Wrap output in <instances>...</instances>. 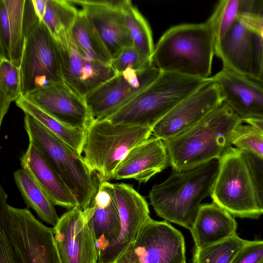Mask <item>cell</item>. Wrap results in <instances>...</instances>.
Wrapping results in <instances>:
<instances>
[{"label":"cell","instance_id":"5bb4252c","mask_svg":"<svg viewBox=\"0 0 263 263\" xmlns=\"http://www.w3.org/2000/svg\"><path fill=\"white\" fill-rule=\"evenodd\" d=\"M223 103L219 87L212 81L178 104L155 125L152 133L164 141L170 140L195 126Z\"/></svg>","mask_w":263,"mask_h":263},{"label":"cell","instance_id":"2e32d148","mask_svg":"<svg viewBox=\"0 0 263 263\" xmlns=\"http://www.w3.org/2000/svg\"><path fill=\"white\" fill-rule=\"evenodd\" d=\"M23 97L72 127L86 129L95 120L85 98L65 82L36 89Z\"/></svg>","mask_w":263,"mask_h":263},{"label":"cell","instance_id":"f1b7e54d","mask_svg":"<svg viewBox=\"0 0 263 263\" xmlns=\"http://www.w3.org/2000/svg\"><path fill=\"white\" fill-rule=\"evenodd\" d=\"M78 9L69 0H47L42 22L53 37L59 39L72 29Z\"/></svg>","mask_w":263,"mask_h":263},{"label":"cell","instance_id":"d590c367","mask_svg":"<svg viewBox=\"0 0 263 263\" xmlns=\"http://www.w3.org/2000/svg\"><path fill=\"white\" fill-rule=\"evenodd\" d=\"M238 18L253 32L263 27V1H241Z\"/></svg>","mask_w":263,"mask_h":263},{"label":"cell","instance_id":"603a6c76","mask_svg":"<svg viewBox=\"0 0 263 263\" xmlns=\"http://www.w3.org/2000/svg\"><path fill=\"white\" fill-rule=\"evenodd\" d=\"M237 227L234 216L213 202L200 205L190 232L199 248L236 235Z\"/></svg>","mask_w":263,"mask_h":263},{"label":"cell","instance_id":"d6a6232c","mask_svg":"<svg viewBox=\"0 0 263 263\" xmlns=\"http://www.w3.org/2000/svg\"><path fill=\"white\" fill-rule=\"evenodd\" d=\"M242 123L237 127L233 134L231 141L232 146L263 158L262 133L250 124Z\"/></svg>","mask_w":263,"mask_h":263},{"label":"cell","instance_id":"8d00e7d4","mask_svg":"<svg viewBox=\"0 0 263 263\" xmlns=\"http://www.w3.org/2000/svg\"><path fill=\"white\" fill-rule=\"evenodd\" d=\"M8 205L6 200L0 202V263H19L7 233Z\"/></svg>","mask_w":263,"mask_h":263},{"label":"cell","instance_id":"1f68e13d","mask_svg":"<svg viewBox=\"0 0 263 263\" xmlns=\"http://www.w3.org/2000/svg\"><path fill=\"white\" fill-rule=\"evenodd\" d=\"M240 0H222L216 5L209 18L215 34V42L222 40L237 19Z\"/></svg>","mask_w":263,"mask_h":263},{"label":"cell","instance_id":"60d3db41","mask_svg":"<svg viewBox=\"0 0 263 263\" xmlns=\"http://www.w3.org/2000/svg\"><path fill=\"white\" fill-rule=\"evenodd\" d=\"M34 12L40 21H42L44 15L47 0H31Z\"/></svg>","mask_w":263,"mask_h":263},{"label":"cell","instance_id":"5b68a950","mask_svg":"<svg viewBox=\"0 0 263 263\" xmlns=\"http://www.w3.org/2000/svg\"><path fill=\"white\" fill-rule=\"evenodd\" d=\"M152 134L149 127L95 120L86 129L82 156L99 182H108L127 153Z\"/></svg>","mask_w":263,"mask_h":263},{"label":"cell","instance_id":"277c9868","mask_svg":"<svg viewBox=\"0 0 263 263\" xmlns=\"http://www.w3.org/2000/svg\"><path fill=\"white\" fill-rule=\"evenodd\" d=\"M212 81L211 77L200 79L161 72L130 101L104 120L115 124L153 129L178 104Z\"/></svg>","mask_w":263,"mask_h":263},{"label":"cell","instance_id":"ab89813d","mask_svg":"<svg viewBox=\"0 0 263 263\" xmlns=\"http://www.w3.org/2000/svg\"><path fill=\"white\" fill-rule=\"evenodd\" d=\"M253 33L255 59L252 79L263 86V32Z\"/></svg>","mask_w":263,"mask_h":263},{"label":"cell","instance_id":"6da1fadb","mask_svg":"<svg viewBox=\"0 0 263 263\" xmlns=\"http://www.w3.org/2000/svg\"><path fill=\"white\" fill-rule=\"evenodd\" d=\"M220 163V159H215L186 168L173 169L167 179L149 191L150 203L157 215L190 231L201 202L211 195Z\"/></svg>","mask_w":263,"mask_h":263},{"label":"cell","instance_id":"9c48e42d","mask_svg":"<svg viewBox=\"0 0 263 263\" xmlns=\"http://www.w3.org/2000/svg\"><path fill=\"white\" fill-rule=\"evenodd\" d=\"M20 70L22 96L64 82L54 39L42 21L27 32Z\"/></svg>","mask_w":263,"mask_h":263},{"label":"cell","instance_id":"f546056e","mask_svg":"<svg viewBox=\"0 0 263 263\" xmlns=\"http://www.w3.org/2000/svg\"><path fill=\"white\" fill-rule=\"evenodd\" d=\"M248 240L237 234L193 252L192 263H231Z\"/></svg>","mask_w":263,"mask_h":263},{"label":"cell","instance_id":"ba28073f","mask_svg":"<svg viewBox=\"0 0 263 263\" xmlns=\"http://www.w3.org/2000/svg\"><path fill=\"white\" fill-rule=\"evenodd\" d=\"M7 233L19 263H63L53 228L44 225L29 208L8 205Z\"/></svg>","mask_w":263,"mask_h":263},{"label":"cell","instance_id":"44dd1931","mask_svg":"<svg viewBox=\"0 0 263 263\" xmlns=\"http://www.w3.org/2000/svg\"><path fill=\"white\" fill-rule=\"evenodd\" d=\"M20 161L22 168L36 181L55 205L68 210L79 206L76 196L34 144L29 142Z\"/></svg>","mask_w":263,"mask_h":263},{"label":"cell","instance_id":"30bf717a","mask_svg":"<svg viewBox=\"0 0 263 263\" xmlns=\"http://www.w3.org/2000/svg\"><path fill=\"white\" fill-rule=\"evenodd\" d=\"M182 234L166 221L151 217L123 255L130 263H186Z\"/></svg>","mask_w":263,"mask_h":263},{"label":"cell","instance_id":"7bdbcfd3","mask_svg":"<svg viewBox=\"0 0 263 263\" xmlns=\"http://www.w3.org/2000/svg\"><path fill=\"white\" fill-rule=\"evenodd\" d=\"M117 263H130L127 258L124 256H121L117 261Z\"/></svg>","mask_w":263,"mask_h":263},{"label":"cell","instance_id":"4dcf8cb0","mask_svg":"<svg viewBox=\"0 0 263 263\" xmlns=\"http://www.w3.org/2000/svg\"><path fill=\"white\" fill-rule=\"evenodd\" d=\"M22 96V81L20 68L9 60L0 62V126L11 103Z\"/></svg>","mask_w":263,"mask_h":263},{"label":"cell","instance_id":"8992f818","mask_svg":"<svg viewBox=\"0 0 263 263\" xmlns=\"http://www.w3.org/2000/svg\"><path fill=\"white\" fill-rule=\"evenodd\" d=\"M24 127L29 141L34 144L76 196L84 210L100 184L80 154L30 115L25 114Z\"/></svg>","mask_w":263,"mask_h":263},{"label":"cell","instance_id":"74e56055","mask_svg":"<svg viewBox=\"0 0 263 263\" xmlns=\"http://www.w3.org/2000/svg\"><path fill=\"white\" fill-rule=\"evenodd\" d=\"M231 263H263V240H248Z\"/></svg>","mask_w":263,"mask_h":263},{"label":"cell","instance_id":"4fadbf2b","mask_svg":"<svg viewBox=\"0 0 263 263\" xmlns=\"http://www.w3.org/2000/svg\"><path fill=\"white\" fill-rule=\"evenodd\" d=\"M54 40L64 82L80 96L85 98L117 74L111 64L90 59L81 54L74 42L71 31Z\"/></svg>","mask_w":263,"mask_h":263},{"label":"cell","instance_id":"d4e9b609","mask_svg":"<svg viewBox=\"0 0 263 263\" xmlns=\"http://www.w3.org/2000/svg\"><path fill=\"white\" fill-rule=\"evenodd\" d=\"M71 34L79 51L84 56L107 64L111 59L99 35L83 9L78 10Z\"/></svg>","mask_w":263,"mask_h":263},{"label":"cell","instance_id":"83f0119b","mask_svg":"<svg viewBox=\"0 0 263 263\" xmlns=\"http://www.w3.org/2000/svg\"><path fill=\"white\" fill-rule=\"evenodd\" d=\"M124 12L133 47L143 58L152 61L155 46L148 23L130 1L125 6Z\"/></svg>","mask_w":263,"mask_h":263},{"label":"cell","instance_id":"3957f363","mask_svg":"<svg viewBox=\"0 0 263 263\" xmlns=\"http://www.w3.org/2000/svg\"><path fill=\"white\" fill-rule=\"evenodd\" d=\"M242 122L223 102L195 126L164 141L170 165L181 170L221 159L232 146L233 134Z\"/></svg>","mask_w":263,"mask_h":263},{"label":"cell","instance_id":"f6af8a7d","mask_svg":"<svg viewBox=\"0 0 263 263\" xmlns=\"http://www.w3.org/2000/svg\"><path fill=\"white\" fill-rule=\"evenodd\" d=\"M262 136H263V134H262Z\"/></svg>","mask_w":263,"mask_h":263},{"label":"cell","instance_id":"4316f807","mask_svg":"<svg viewBox=\"0 0 263 263\" xmlns=\"http://www.w3.org/2000/svg\"><path fill=\"white\" fill-rule=\"evenodd\" d=\"M4 2L9 18V61L20 68L26 36L25 22L26 0H4Z\"/></svg>","mask_w":263,"mask_h":263},{"label":"cell","instance_id":"7c38bea8","mask_svg":"<svg viewBox=\"0 0 263 263\" xmlns=\"http://www.w3.org/2000/svg\"><path fill=\"white\" fill-rule=\"evenodd\" d=\"M63 263H98L97 238L86 209L68 210L53 227Z\"/></svg>","mask_w":263,"mask_h":263},{"label":"cell","instance_id":"e0dca14e","mask_svg":"<svg viewBox=\"0 0 263 263\" xmlns=\"http://www.w3.org/2000/svg\"><path fill=\"white\" fill-rule=\"evenodd\" d=\"M80 6L97 30L112 60L122 50L133 47L124 10L115 0H69Z\"/></svg>","mask_w":263,"mask_h":263},{"label":"cell","instance_id":"ffe728a7","mask_svg":"<svg viewBox=\"0 0 263 263\" xmlns=\"http://www.w3.org/2000/svg\"><path fill=\"white\" fill-rule=\"evenodd\" d=\"M86 209L96 234L99 256L115 242L121 231L114 184L107 181L100 182L97 191Z\"/></svg>","mask_w":263,"mask_h":263},{"label":"cell","instance_id":"f35d334b","mask_svg":"<svg viewBox=\"0 0 263 263\" xmlns=\"http://www.w3.org/2000/svg\"><path fill=\"white\" fill-rule=\"evenodd\" d=\"M1 29L0 45L1 58L9 60L10 38L9 34V18L6 6L4 0L0 1Z\"/></svg>","mask_w":263,"mask_h":263},{"label":"cell","instance_id":"7402d4cb","mask_svg":"<svg viewBox=\"0 0 263 263\" xmlns=\"http://www.w3.org/2000/svg\"><path fill=\"white\" fill-rule=\"evenodd\" d=\"M215 54L222 61L223 68L252 79L254 34L239 18L226 36L215 42Z\"/></svg>","mask_w":263,"mask_h":263},{"label":"cell","instance_id":"ee69618b","mask_svg":"<svg viewBox=\"0 0 263 263\" xmlns=\"http://www.w3.org/2000/svg\"><path fill=\"white\" fill-rule=\"evenodd\" d=\"M109 263H117V261L112 262H109Z\"/></svg>","mask_w":263,"mask_h":263},{"label":"cell","instance_id":"b9f144b4","mask_svg":"<svg viewBox=\"0 0 263 263\" xmlns=\"http://www.w3.org/2000/svg\"><path fill=\"white\" fill-rule=\"evenodd\" d=\"M242 122L253 126L263 134V119H249Z\"/></svg>","mask_w":263,"mask_h":263},{"label":"cell","instance_id":"52a82bcc","mask_svg":"<svg viewBox=\"0 0 263 263\" xmlns=\"http://www.w3.org/2000/svg\"><path fill=\"white\" fill-rule=\"evenodd\" d=\"M219 171L211 195L213 202L233 216L258 218L252 177L242 151L232 146L220 159Z\"/></svg>","mask_w":263,"mask_h":263},{"label":"cell","instance_id":"8fae6325","mask_svg":"<svg viewBox=\"0 0 263 263\" xmlns=\"http://www.w3.org/2000/svg\"><path fill=\"white\" fill-rule=\"evenodd\" d=\"M160 73L154 64L141 71L127 69L100 85L85 98L94 119H105L117 111Z\"/></svg>","mask_w":263,"mask_h":263},{"label":"cell","instance_id":"7a4b0ae2","mask_svg":"<svg viewBox=\"0 0 263 263\" xmlns=\"http://www.w3.org/2000/svg\"><path fill=\"white\" fill-rule=\"evenodd\" d=\"M215 34L211 21L173 26L160 37L152 58L161 71L206 79L211 73Z\"/></svg>","mask_w":263,"mask_h":263},{"label":"cell","instance_id":"e575fe53","mask_svg":"<svg viewBox=\"0 0 263 263\" xmlns=\"http://www.w3.org/2000/svg\"><path fill=\"white\" fill-rule=\"evenodd\" d=\"M242 152L252 177L258 207L263 214V158L248 151Z\"/></svg>","mask_w":263,"mask_h":263},{"label":"cell","instance_id":"ac0fdd59","mask_svg":"<svg viewBox=\"0 0 263 263\" xmlns=\"http://www.w3.org/2000/svg\"><path fill=\"white\" fill-rule=\"evenodd\" d=\"M219 87L223 102L242 120L263 119V86L223 68L211 77Z\"/></svg>","mask_w":263,"mask_h":263},{"label":"cell","instance_id":"cb8c5ba5","mask_svg":"<svg viewBox=\"0 0 263 263\" xmlns=\"http://www.w3.org/2000/svg\"><path fill=\"white\" fill-rule=\"evenodd\" d=\"M13 178L27 208L32 209L40 219L54 227L59 217L49 196L23 168L16 170Z\"/></svg>","mask_w":263,"mask_h":263},{"label":"cell","instance_id":"9a60e30c","mask_svg":"<svg viewBox=\"0 0 263 263\" xmlns=\"http://www.w3.org/2000/svg\"><path fill=\"white\" fill-rule=\"evenodd\" d=\"M113 184L121 231L115 242L99 255L98 263L117 261L135 242L141 228L150 218L147 201L132 185L124 183Z\"/></svg>","mask_w":263,"mask_h":263},{"label":"cell","instance_id":"836d02e7","mask_svg":"<svg viewBox=\"0 0 263 263\" xmlns=\"http://www.w3.org/2000/svg\"><path fill=\"white\" fill-rule=\"evenodd\" d=\"M152 64V61L143 58L134 47L124 49L119 56L111 62V66L117 73L127 69L143 70Z\"/></svg>","mask_w":263,"mask_h":263},{"label":"cell","instance_id":"484cf974","mask_svg":"<svg viewBox=\"0 0 263 263\" xmlns=\"http://www.w3.org/2000/svg\"><path fill=\"white\" fill-rule=\"evenodd\" d=\"M16 105L82 155L86 129L67 125L51 116L21 96Z\"/></svg>","mask_w":263,"mask_h":263},{"label":"cell","instance_id":"d6986e66","mask_svg":"<svg viewBox=\"0 0 263 263\" xmlns=\"http://www.w3.org/2000/svg\"><path fill=\"white\" fill-rule=\"evenodd\" d=\"M170 165L165 142L156 137L133 147L116 169L112 179H134L146 182Z\"/></svg>","mask_w":263,"mask_h":263}]
</instances>
